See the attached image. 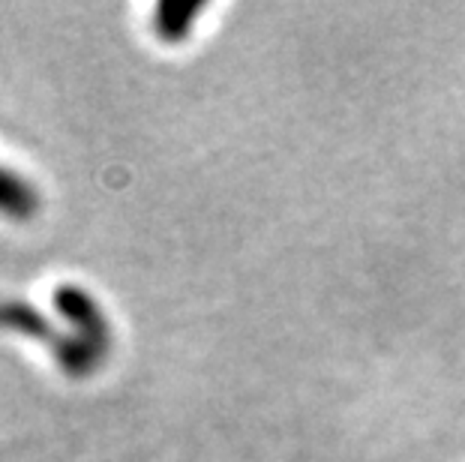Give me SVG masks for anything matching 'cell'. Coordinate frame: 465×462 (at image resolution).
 <instances>
[{
    "label": "cell",
    "instance_id": "6da1fadb",
    "mask_svg": "<svg viewBox=\"0 0 465 462\" xmlns=\"http://www.w3.org/2000/svg\"><path fill=\"white\" fill-rule=\"evenodd\" d=\"M54 310L69 324V333H61V342L52 349L61 372L69 378H87L103 367L112 349V328L103 307L82 285L64 282L54 289Z\"/></svg>",
    "mask_w": 465,
    "mask_h": 462
},
{
    "label": "cell",
    "instance_id": "7a4b0ae2",
    "mask_svg": "<svg viewBox=\"0 0 465 462\" xmlns=\"http://www.w3.org/2000/svg\"><path fill=\"white\" fill-rule=\"evenodd\" d=\"M0 330L18 333L34 342H45L48 349H54L61 342V333L52 324V319L43 316L34 303L27 300H4L0 303Z\"/></svg>",
    "mask_w": 465,
    "mask_h": 462
},
{
    "label": "cell",
    "instance_id": "3957f363",
    "mask_svg": "<svg viewBox=\"0 0 465 462\" xmlns=\"http://www.w3.org/2000/svg\"><path fill=\"white\" fill-rule=\"evenodd\" d=\"M39 211V195L31 186V181H25L22 174L0 165V213L6 220L27 222Z\"/></svg>",
    "mask_w": 465,
    "mask_h": 462
},
{
    "label": "cell",
    "instance_id": "277c9868",
    "mask_svg": "<svg viewBox=\"0 0 465 462\" xmlns=\"http://www.w3.org/2000/svg\"><path fill=\"white\" fill-rule=\"evenodd\" d=\"M199 13H202L199 4H163L156 6L153 27L168 43H177V39H183L193 31V18Z\"/></svg>",
    "mask_w": 465,
    "mask_h": 462
}]
</instances>
